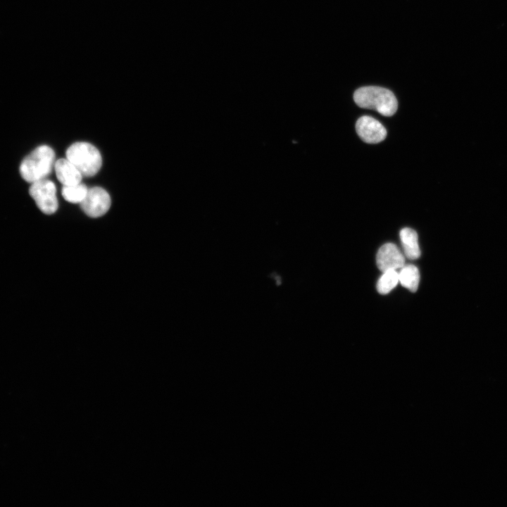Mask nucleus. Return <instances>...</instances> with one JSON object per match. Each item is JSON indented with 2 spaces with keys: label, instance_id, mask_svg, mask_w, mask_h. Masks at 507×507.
Listing matches in <instances>:
<instances>
[{
  "label": "nucleus",
  "instance_id": "7",
  "mask_svg": "<svg viewBox=\"0 0 507 507\" xmlns=\"http://www.w3.org/2000/svg\"><path fill=\"white\" fill-rule=\"evenodd\" d=\"M376 262L378 268L384 273L401 268L405 264V258L395 244L387 243L378 250Z\"/></svg>",
  "mask_w": 507,
  "mask_h": 507
},
{
  "label": "nucleus",
  "instance_id": "1",
  "mask_svg": "<svg viewBox=\"0 0 507 507\" xmlns=\"http://www.w3.org/2000/svg\"><path fill=\"white\" fill-rule=\"evenodd\" d=\"M353 100L361 108L375 110L384 116L393 115L398 108L397 99L393 92L380 87L358 88L353 94Z\"/></svg>",
  "mask_w": 507,
  "mask_h": 507
},
{
  "label": "nucleus",
  "instance_id": "3",
  "mask_svg": "<svg viewBox=\"0 0 507 507\" xmlns=\"http://www.w3.org/2000/svg\"><path fill=\"white\" fill-rule=\"evenodd\" d=\"M66 158L80 172L82 176L92 177L101 167L99 151L88 142H79L71 144L66 151Z\"/></svg>",
  "mask_w": 507,
  "mask_h": 507
},
{
  "label": "nucleus",
  "instance_id": "10",
  "mask_svg": "<svg viewBox=\"0 0 507 507\" xmlns=\"http://www.w3.org/2000/svg\"><path fill=\"white\" fill-rule=\"evenodd\" d=\"M420 280L418 269L413 265H404L399 273V282L401 284L415 292L418 289Z\"/></svg>",
  "mask_w": 507,
  "mask_h": 507
},
{
  "label": "nucleus",
  "instance_id": "8",
  "mask_svg": "<svg viewBox=\"0 0 507 507\" xmlns=\"http://www.w3.org/2000/svg\"><path fill=\"white\" fill-rule=\"evenodd\" d=\"M56 177L63 186L81 182L82 175L77 168L67 158H60L54 163Z\"/></svg>",
  "mask_w": 507,
  "mask_h": 507
},
{
  "label": "nucleus",
  "instance_id": "5",
  "mask_svg": "<svg viewBox=\"0 0 507 507\" xmlns=\"http://www.w3.org/2000/svg\"><path fill=\"white\" fill-rule=\"evenodd\" d=\"M111 204L108 193L99 187L88 189L85 197L80 203L82 211L92 218L104 215L110 208Z\"/></svg>",
  "mask_w": 507,
  "mask_h": 507
},
{
  "label": "nucleus",
  "instance_id": "6",
  "mask_svg": "<svg viewBox=\"0 0 507 507\" xmlns=\"http://www.w3.org/2000/svg\"><path fill=\"white\" fill-rule=\"evenodd\" d=\"M356 130L359 137L368 144L379 143L387 136L385 127L378 120L368 115L358 119Z\"/></svg>",
  "mask_w": 507,
  "mask_h": 507
},
{
  "label": "nucleus",
  "instance_id": "9",
  "mask_svg": "<svg viewBox=\"0 0 507 507\" xmlns=\"http://www.w3.org/2000/svg\"><path fill=\"white\" fill-rule=\"evenodd\" d=\"M399 235L405 256L411 260L418 258L420 251L416 232L411 228L405 227L400 231Z\"/></svg>",
  "mask_w": 507,
  "mask_h": 507
},
{
  "label": "nucleus",
  "instance_id": "12",
  "mask_svg": "<svg viewBox=\"0 0 507 507\" xmlns=\"http://www.w3.org/2000/svg\"><path fill=\"white\" fill-rule=\"evenodd\" d=\"M399 282V273L395 270L383 273L377 283V290L381 294H386L394 289Z\"/></svg>",
  "mask_w": 507,
  "mask_h": 507
},
{
  "label": "nucleus",
  "instance_id": "2",
  "mask_svg": "<svg viewBox=\"0 0 507 507\" xmlns=\"http://www.w3.org/2000/svg\"><path fill=\"white\" fill-rule=\"evenodd\" d=\"M54 159L55 152L50 146H39L22 161L20 174L30 183L45 179L51 173Z\"/></svg>",
  "mask_w": 507,
  "mask_h": 507
},
{
  "label": "nucleus",
  "instance_id": "4",
  "mask_svg": "<svg viewBox=\"0 0 507 507\" xmlns=\"http://www.w3.org/2000/svg\"><path fill=\"white\" fill-rule=\"evenodd\" d=\"M29 193L42 213L49 215L56 211V189L52 181L45 178L31 183Z\"/></svg>",
  "mask_w": 507,
  "mask_h": 507
},
{
  "label": "nucleus",
  "instance_id": "11",
  "mask_svg": "<svg viewBox=\"0 0 507 507\" xmlns=\"http://www.w3.org/2000/svg\"><path fill=\"white\" fill-rule=\"evenodd\" d=\"M88 188L81 182L74 185L63 186L61 194L68 202L80 204L85 197Z\"/></svg>",
  "mask_w": 507,
  "mask_h": 507
}]
</instances>
